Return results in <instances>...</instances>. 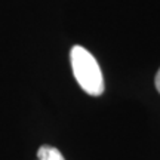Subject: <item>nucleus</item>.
<instances>
[{
	"label": "nucleus",
	"mask_w": 160,
	"mask_h": 160,
	"mask_svg": "<svg viewBox=\"0 0 160 160\" xmlns=\"http://www.w3.org/2000/svg\"><path fill=\"white\" fill-rule=\"evenodd\" d=\"M70 61L80 88L92 97H99L104 92V77L95 57L83 46H73Z\"/></svg>",
	"instance_id": "f257e3e1"
},
{
	"label": "nucleus",
	"mask_w": 160,
	"mask_h": 160,
	"mask_svg": "<svg viewBox=\"0 0 160 160\" xmlns=\"http://www.w3.org/2000/svg\"><path fill=\"white\" fill-rule=\"evenodd\" d=\"M37 160H65L61 151L51 145H42L37 151Z\"/></svg>",
	"instance_id": "f03ea898"
},
{
	"label": "nucleus",
	"mask_w": 160,
	"mask_h": 160,
	"mask_svg": "<svg viewBox=\"0 0 160 160\" xmlns=\"http://www.w3.org/2000/svg\"><path fill=\"white\" fill-rule=\"evenodd\" d=\"M154 85H156V89H157V91H159V93H160V68H159V71H157V74H156Z\"/></svg>",
	"instance_id": "7ed1b4c3"
}]
</instances>
